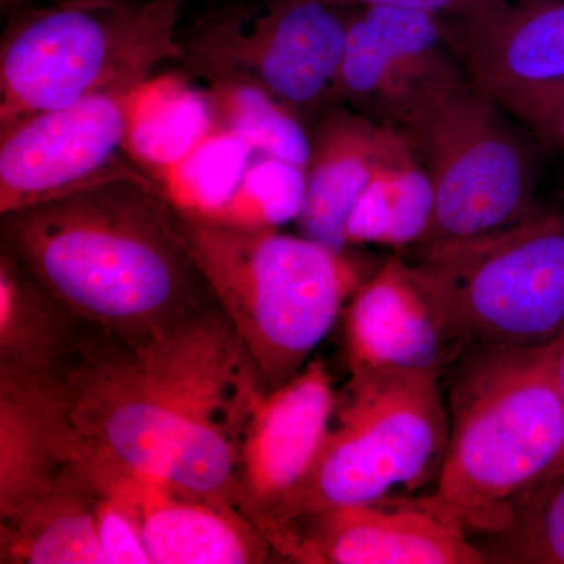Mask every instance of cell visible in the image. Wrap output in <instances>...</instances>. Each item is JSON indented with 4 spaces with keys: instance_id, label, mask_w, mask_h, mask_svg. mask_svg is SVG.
<instances>
[{
    "instance_id": "6da1fadb",
    "label": "cell",
    "mask_w": 564,
    "mask_h": 564,
    "mask_svg": "<svg viewBox=\"0 0 564 564\" xmlns=\"http://www.w3.org/2000/svg\"><path fill=\"white\" fill-rule=\"evenodd\" d=\"M55 380L82 443L239 510L240 444L269 389L220 304L140 339L85 321Z\"/></svg>"
},
{
    "instance_id": "7a4b0ae2",
    "label": "cell",
    "mask_w": 564,
    "mask_h": 564,
    "mask_svg": "<svg viewBox=\"0 0 564 564\" xmlns=\"http://www.w3.org/2000/svg\"><path fill=\"white\" fill-rule=\"evenodd\" d=\"M0 248L80 318L128 339L218 304L169 196L147 176L2 214Z\"/></svg>"
},
{
    "instance_id": "3957f363",
    "label": "cell",
    "mask_w": 564,
    "mask_h": 564,
    "mask_svg": "<svg viewBox=\"0 0 564 564\" xmlns=\"http://www.w3.org/2000/svg\"><path fill=\"white\" fill-rule=\"evenodd\" d=\"M556 340L540 347L473 345L452 384L451 419L436 488L399 502L469 536L510 525L516 508L564 473V406L555 384Z\"/></svg>"
},
{
    "instance_id": "277c9868",
    "label": "cell",
    "mask_w": 564,
    "mask_h": 564,
    "mask_svg": "<svg viewBox=\"0 0 564 564\" xmlns=\"http://www.w3.org/2000/svg\"><path fill=\"white\" fill-rule=\"evenodd\" d=\"M170 204L193 259L265 388L273 391L291 381L359 288L347 252L173 198Z\"/></svg>"
},
{
    "instance_id": "5b68a950",
    "label": "cell",
    "mask_w": 564,
    "mask_h": 564,
    "mask_svg": "<svg viewBox=\"0 0 564 564\" xmlns=\"http://www.w3.org/2000/svg\"><path fill=\"white\" fill-rule=\"evenodd\" d=\"M187 0H76L29 7L0 41V129L79 101L180 52Z\"/></svg>"
},
{
    "instance_id": "8992f818",
    "label": "cell",
    "mask_w": 564,
    "mask_h": 564,
    "mask_svg": "<svg viewBox=\"0 0 564 564\" xmlns=\"http://www.w3.org/2000/svg\"><path fill=\"white\" fill-rule=\"evenodd\" d=\"M437 373L433 370H366L350 373L337 395L313 466L293 489L263 536L300 516L380 503L395 486L415 489L440 473L448 437Z\"/></svg>"
},
{
    "instance_id": "52a82bcc",
    "label": "cell",
    "mask_w": 564,
    "mask_h": 564,
    "mask_svg": "<svg viewBox=\"0 0 564 564\" xmlns=\"http://www.w3.org/2000/svg\"><path fill=\"white\" fill-rule=\"evenodd\" d=\"M414 272L451 340L540 347L564 333V215L432 245Z\"/></svg>"
},
{
    "instance_id": "ba28073f",
    "label": "cell",
    "mask_w": 564,
    "mask_h": 564,
    "mask_svg": "<svg viewBox=\"0 0 564 564\" xmlns=\"http://www.w3.org/2000/svg\"><path fill=\"white\" fill-rule=\"evenodd\" d=\"M392 126L411 141L432 184L426 247L473 239L532 217V152L466 73L422 93Z\"/></svg>"
},
{
    "instance_id": "9c48e42d",
    "label": "cell",
    "mask_w": 564,
    "mask_h": 564,
    "mask_svg": "<svg viewBox=\"0 0 564 564\" xmlns=\"http://www.w3.org/2000/svg\"><path fill=\"white\" fill-rule=\"evenodd\" d=\"M350 9L267 0L212 13L180 39V57L207 84L252 88L293 113L336 98Z\"/></svg>"
},
{
    "instance_id": "30bf717a",
    "label": "cell",
    "mask_w": 564,
    "mask_h": 564,
    "mask_svg": "<svg viewBox=\"0 0 564 564\" xmlns=\"http://www.w3.org/2000/svg\"><path fill=\"white\" fill-rule=\"evenodd\" d=\"M148 77L126 74L69 106L0 129V215L99 182L143 177L126 154V143Z\"/></svg>"
},
{
    "instance_id": "8fae6325",
    "label": "cell",
    "mask_w": 564,
    "mask_h": 564,
    "mask_svg": "<svg viewBox=\"0 0 564 564\" xmlns=\"http://www.w3.org/2000/svg\"><path fill=\"white\" fill-rule=\"evenodd\" d=\"M68 464L117 503L139 530L152 564H261L272 545L231 505L182 491L80 443L70 432Z\"/></svg>"
},
{
    "instance_id": "7c38bea8",
    "label": "cell",
    "mask_w": 564,
    "mask_h": 564,
    "mask_svg": "<svg viewBox=\"0 0 564 564\" xmlns=\"http://www.w3.org/2000/svg\"><path fill=\"white\" fill-rule=\"evenodd\" d=\"M464 73L532 126L564 96V0H480L447 20Z\"/></svg>"
},
{
    "instance_id": "4fadbf2b",
    "label": "cell",
    "mask_w": 564,
    "mask_h": 564,
    "mask_svg": "<svg viewBox=\"0 0 564 564\" xmlns=\"http://www.w3.org/2000/svg\"><path fill=\"white\" fill-rule=\"evenodd\" d=\"M269 543L278 558L303 564L489 563L458 527L397 500L300 516Z\"/></svg>"
},
{
    "instance_id": "5bb4252c",
    "label": "cell",
    "mask_w": 564,
    "mask_h": 564,
    "mask_svg": "<svg viewBox=\"0 0 564 564\" xmlns=\"http://www.w3.org/2000/svg\"><path fill=\"white\" fill-rule=\"evenodd\" d=\"M464 73L447 20L397 7L350 9L336 98L392 122L415 98Z\"/></svg>"
},
{
    "instance_id": "9a60e30c",
    "label": "cell",
    "mask_w": 564,
    "mask_h": 564,
    "mask_svg": "<svg viewBox=\"0 0 564 564\" xmlns=\"http://www.w3.org/2000/svg\"><path fill=\"white\" fill-rule=\"evenodd\" d=\"M336 404L321 358L256 404L240 444L239 510L262 534L313 466Z\"/></svg>"
},
{
    "instance_id": "2e32d148",
    "label": "cell",
    "mask_w": 564,
    "mask_h": 564,
    "mask_svg": "<svg viewBox=\"0 0 564 564\" xmlns=\"http://www.w3.org/2000/svg\"><path fill=\"white\" fill-rule=\"evenodd\" d=\"M395 126L345 107L326 111L311 135L296 221L302 236L336 252L348 247V223L362 196L406 143Z\"/></svg>"
},
{
    "instance_id": "e0dca14e",
    "label": "cell",
    "mask_w": 564,
    "mask_h": 564,
    "mask_svg": "<svg viewBox=\"0 0 564 564\" xmlns=\"http://www.w3.org/2000/svg\"><path fill=\"white\" fill-rule=\"evenodd\" d=\"M448 339L414 267L391 259L352 293L345 315L350 373L366 370L440 372Z\"/></svg>"
},
{
    "instance_id": "ac0fdd59",
    "label": "cell",
    "mask_w": 564,
    "mask_h": 564,
    "mask_svg": "<svg viewBox=\"0 0 564 564\" xmlns=\"http://www.w3.org/2000/svg\"><path fill=\"white\" fill-rule=\"evenodd\" d=\"M69 417L55 378L0 370V518L46 491L68 466Z\"/></svg>"
},
{
    "instance_id": "d6986e66",
    "label": "cell",
    "mask_w": 564,
    "mask_h": 564,
    "mask_svg": "<svg viewBox=\"0 0 564 564\" xmlns=\"http://www.w3.org/2000/svg\"><path fill=\"white\" fill-rule=\"evenodd\" d=\"M84 323L0 248V370L57 377L76 350Z\"/></svg>"
},
{
    "instance_id": "ffe728a7",
    "label": "cell",
    "mask_w": 564,
    "mask_h": 564,
    "mask_svg": "<svg viewBox=\"0 0 564 564\" xmlns=\"http://www.w3.org/2000/svg\"><path fill=\"white\" fill-rule=\"evenodd\" d=\"M2 564H106L95 519V491L73 466L46 491L0 518Z\"/></svg>"
},
{
    "instance_id": "44dd1931",
    "label": "cell",
    "mask_w": 564,
    "mask_h": 564,
    "mask_svg": "<svg viewBox=\"0 0 564 564\" xmlns=\"http://www.w3.org/2000/svg\"><path fill=\"white\" fill-rule=\"evenodd\" d=\"M433 217L429 174L410 140L381 170L348 223V245L425 242Z\"/></svg>"
},
{
    "instance_id": "7402d4cb",
    "label": "cell",
    "mask_w": 564,
    "mask_h": 564,
    "mask_svg": "<svg viewBox=\"0 0 564 564\" xmlns=\"http://www.w3.org/2000/svg\"><path fill=\"white\" fill-rule=\"evenodd\" d=\"M206 106L223 132L303 173L311 137L292 110L261 91L229 84H209Z\"/></svg>"
},
{
    "instance_id": "603a6c76",
    "label": "cell",
    "mask_w": 564,
    "mask_h": 564,
    "mask_svg": "<svg viewBox=\"0 0 564 564\" xmlns=\"http://www.w3.org/2000/svg\"><path fill=\"white\" fill-rule=\"evenodd\" d=\"M484 545L489 563L564 564V473L538 486Z\"/></svg>"
},
{
    "instance_id": "cb8c5ba5",
    "label": "cell",
    "mask_w": 564,
    "mask_h": 564,
    "mask_svg": "<svg viewBox=\"0 0 564 564\" xmlns=\"http://www.w3.org/2000/svg\"><path fill=\"white\" fill-rule=\"evenodd\" d=\"M85 478V477H84ZM93 488V486H91ZM95 491V519L106 564H152L139 530L117 503Z\"/></svg>"
},
{
    "instance_id": "d4e9b609",
    "label": "cell",
    "mask_w": 564,
    "mask_h": 564,
    "mask_svg": "<svg viewBox=\"0 0 564 564\" xmlns=\"http://www.w3.org/2000/svg\"><path fill=\"white\" fill-rule=\"evenodd\" d=\"M329 6L340 9H364V7H397V9H410L429 11L440 14L445 20L459 17L467 10L474 9L480 0H321Z\"/></svg>"
},
{
    "instance_id": "484cf974",
    "label": "cell",
    "mask_w": 564,
    "mask_h": 564,
    "mask_svg": "<svg viewBox=\"0 0 564 564\" xmlns=\"http://www.w3.org/2000/svg\"><path fill=\"white\" fill-rule=\"evenodd\" d=\"M532 128L543 133L549 140L556 141L564 147V96L545 109L534 120Z\"/></svg>"
},
{
    "instance_id": "4316f807",
    "label": "cell",
    "mask_w": 564,
    "mask_h": 564,
    "mask_svg": "<svg viewBox=\"0 0 564 564\" xmlns=\"http://www.w3.org/2000/svg\"><path fill=\"white\" fill-rule=\"evenodd\" d=\"M555 384L564 406V333L556 339L554 358Z\"/></svg>"
},
{
    "instance_id": "83f0119b",
    "label": "cell",
    "mask_w": 564,
    "mask_h": 564,
    "mask_svg": "<svg viewBox=\"0 0 564 564\" xmlns=\"http://www.w3.org/2000/svg\"><path fill=\"white\" fill-rule=\"evenodd\" d=\"M33 0H2V10L20 11L29 9ZM76 2V0H50V3Z\"/></svg>"
}]
</instances>
